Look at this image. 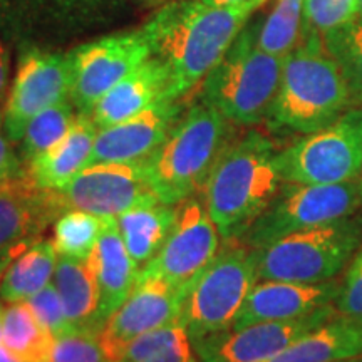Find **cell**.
Segmentation results:
<instances>
[{
	"mask_svg": "<svg viewBox=\"0 0 362 362\" xmlns=\"http://www.w3.org/2000/svg\"><path fill=\"white\" fill-rule=\"evenodd\" d=\"M269 0L232 7H208L200 0L165 4L143 27L158 56L170 69L173 94L183 99L221 61L253 12Z\"/></svg>",
	"mask_w": 362,
	"mask_h": 362,
	"instance_id": "6da1fadb",
	"label": "cell"
},
{
	"mask_svg": "<svg viewBox=\"0 0 362 362\" xmlns=\"http://www.w3.org/2000/svg\"><path fill=\"white\" fill-rule=\"evenodd\" d=\"M277 153L269 136L250 129L237 136L215 165L202 197L225 242L242 238L277 197L284 183Z\"/></svg>",
	"mask_w": 362,
	"mask_h": 362,
	"instance_id": "7a4b0ae2",
	"label": "cell"
},
{
	"mask_svg": "<svg viewBox=\"0 0 362 362\" xmlns=\"http://www.w3.org/2000/svg\"><path fill=\"white\" fill-rule=\"evenodd\" d=\"M235 126L200 99L185 110L166 141L143 161L160 202L178 205L203 193L215 165L238 136Z\"/></svg>",
	"mask_w": 362,
	"mask_h": 362,
	"instance_id": "3957f363",
	"label": "cell"
},
{
	"mask_svg": "<svg viewBox=\"0 0 362 362\" xmlns=\"http://www.w3.org/2000/svg\"><path fill=\"white\" fill-rule=\"evenodd\" d=\"M349 107V89L337 62L322 40L305 39L285 57L267 124L274 131L310 134L332 124Z\"/></svg>",
	"mask_w": 362,
	"mask_h": 362,
	"instance_id": "277c9868",
	"label": "cell"
},
{
	"mask_svg": "<svg viewBox=\"0 0 362 362\" xmlns=\"http://www.w3.org/2000/svg\"><path fill=\"white\" fill-rule=\"evenodd\" d=\"M259 27L245 25L221 61L205 76L198 99L230 123L253 126L267 121L282 79L285 57L257 44Z\"/></svg>",
	"mask_w": 362,
	"mask_h": 362,
	"instance_id": "5b68a950",
	"label": "cell"
},
{
	"mask_svg": "<svg viewBox=\"0 0 362 362\" xmlns=\"http://www.w3.org/2000/svg\"><path fill=\"white\" fill-rule=\"evenodd\" d=\"M362 245V215L297 232L252 248L259 280L319 284L336 279Z\"/></svg>",
	"mask_w": 362,
	"mask_h": 362,
	"instance_id": "8992f818",
	"label": "cell"
},
{
	"mask_svg": "<svg viewBox=\"0 0 362 362\" xmlns=\"http://www.w3.org/2000/svg\"><path fill=\"white\" fill-rule=\"evenodd\" d=\"M259 282L252 248L225 242L211 264L188 285L180 324L192 341L232 327L243 302Z\"/></svg>",
	"mask_w": 362,
	"mask_h": 362,
	"instance_id": "52a82bcc",
	"label": "cell"
},
{
	"mask_svg": "<svg viewBox=\"0 0 362 362\" xmlns=\"http://www.w3.org/2000/svg\"><path fill=\"white\" fill-rule=\"evenodd\" d=\"M357 180L336 185L287 183L274 202L237 242L248 248H264L297 232L329 225L359 214Z\"/></svg>",
	"mask_w": 362,
	"mask_h": 362,
	"instance_id": "ba28073f",
	"label": "cell"
},
{
	"mask_svg": "<svg viewBox=\"0 0 362 362\" xmlns=\"http://www.w3.org/2000/svg\"><path fill=\"white\" fill-rule=\"evenodd\" d=\"M277 168L287 183L336 185L359 178L362 107H349L332 124L279 149Z\"/></svg>",
	"mask_w": 362,
	"mask_h": 362,
	"instance_id": "9c48e42d",
	"label": "cell"
},
{
	"mask_svg": "<svg viewBox=\"0 0 362 362\" xmlns=\"http://www.w3.org/2000/svg\"><path fill=\"white\" fill-rule=\"evenodd\" d=\"M71 101L81 115H90L107 90L153 56L144 27L115 33L76 45L67 52Z\"/></svg>",
	"mask_w": 362,
	"mask_h": 362,
	"instance_id": "30bf717a",
	"label": "cell"
},
{
	"mask_svg": "<svg viewBox=\"0 0 362 362\" xmlns=\"http://www.w3.org/2000/svg\"><path fill=\"white\" fill-rule=\"evenodd\" d=\"M123 0H0V22L24 40L57 44L115 24Z\"/></svg>",
	"mask_w": 362,
	"mask_h": 362,
	"instance_id": "8fae6325",
	"label": "cell"
},
{
	"mask_svg": "<svg viewBox=\"0 0 362 362\" xmlns=\"http://www.w3.org/2000/svg\"><path fill=\"white\" fill-rule=\"evenodd\" d=\"M67 98H71L69 56L39 45L25 47L4 107L7 138L19 144L34 116Z\"/></svg>",
	"mask_w": 362,
	"mask_h": 362,
	"instance_id": "7c38bea8",
	"label": "cell"
},
{
	"mask_svg": "<svg viewBox=\"0 0 362 362\" xmlns=\"http://www.w3.org/2000/svg\"><path fill=\"white\" fill-rule=\"evenodd\" d=\"M220 252V232L205 200L192 197L176 205L173 228L155 259L139 277H158L175 285H189Z\"/></svg>",
	"mask_w": 362,
	"mask_h": 362,
	"instance_id": "4fadbf2b",
	"label": "cell"
},
{
	"mask_svg": "<svg viewBox=\"0 0 362 362\" xmlns=\"http://www.w3.org/2000/svg\"><path fill=\"white\" fill-rule=\"evenodd\" d=\"M59 193L67 210H84L103 218H117L133 208L160 202L144 163L89 165Z\"/></svg>",
	"mask_w": 362,
	"mask_h": 362,
	"instance_id": "5bb4252c",
	"label": "cell"
},
{
	"mask_svg": "<svg viewBox=\"0 0 362 362\" xmlns=\"http://www.w3.org/2000/svg\"><path fill=\"white\" fill-rule=\"evenodd\" d=\"M337 315L336 304L292 320L225 329L192 341L198 362H262Z\"/></svg>",
	"mask_w": 362,
	"mask_h": 362,
	"instance_id": "9a60e30c",
	"label": "cell"
},
{
	"mask_svg": "<svg viewBox=\"0 0 362 362\" xmlns=\"http://www.w3.org/2000/svg\"><path fill=\"white\" fill-rule=\"evenodd\" d=\"M188 285L158 277H139L124 304L106 320L99 341L107 359L115 362L131 341L165 325L180 322Z\"/></svg>",
	"mask_w": 362,
	"mask_h": 362,
	"instance_id": "2e32d148",
	"label": "cell"
},
{
	"mask_svg": "<svg viewBox=\"0 0 362 362\" xmlns=\"http://www.w3.org/2000/svg\"><path fill=\"white\" fill-rule=\"evenodd\" d=\"M185 110L183 99H161L121 123L98 129L89 165L146 161L166 141Z\"/></svg>",
	"mask_w": 362,
	"mask_h": 362,
	"instance_id": "e0dca14e",
	"label": "cell"
},
{
	"mask_svg": "<svg viewBox=\"0 0 362 362\" xmlns=\"http://www.w3.org/2000/svg\"><path fill=\"white\" fill-rule=\"evenodd\" d=\"M341 288L342 279L339 277L319 284L259 280L248 292L230 329L310 315L324 307L336 304Z\"/></svg>",
	"mask_w": 362,
	"mask_h": 362,
	"instance_id": "ac0fdd59",
	"label": "cell"
},
{
	"mask_svg": "<svg viewBox=\"0 0 362 362\" xmlns=\"http://www.w3.org/2000/svg\"><path fill=\"white\" fill-rule=\"evenodd\" d=\"M64 211L67 206L59 189L37 187L24 168L0 183V248L39 238Z\"/></svg>",
	"mask_w": 362,
	"mask_h": 362,
	"instance_id": "d6986e66",
	"label": "cell"
},
{
	"mask_svg": "<svg viewBox=\"0 0 362 362\" xmlns=\"http://www.w3.org/2000/svg\"><path fill=\"white\" fill-rule=\"evenodd\" d=\"M161 99H176L173 81L165 62L151 56L107 90L89 116L96 128L103 129L138 115Z\"/></svg>",
	"mask_w": 362,
	"mask_h": 362,
	"instance_id": "ffe728a7",
	"label": "cell"
},
{
	"mask_svg": "<svg viewBox=\"0 0 362 362\" xmlns=\"http://www.w3.org/2000/svg\"><path fill=\"white\" fill-rule=\"evenodd\" d=\"M89 257L98 280L99 315L106 324L133 292L141 270L131 259L116 218H106L101 238Z\"/></svg>",
	"mask_w": 362,
	"mask_h": 362,
	"instance_id": "44dd1931",
	"label": "cell"
},
{
	"mask_svg": "<svg viewBox=\"0 0 362 362\" xmlns=\"http://www.w3.org/2000/svg\"><path fill=\"white\" fill-rule=\"evenodd\" d=\"M96 136L98 128L90 116L78 112L69 133L61 141L27 163V175L40 188L61 189L89 166Z\"/></svg>",
	"mask_w": 362,
	"mask_h": 362,
	"instance_id": "7402d4cb",
	"label": "cell"
},
{
	"mask_svg": "<svg viewBox=\"0 0 362 362\" xmlns=\"http://www.w3.org/2000/svg\"><path fill=\"white\" fill-rule=\"evenodd\" d=\"M54 287L61 296L71 332L101 334L104 322L99 315V291L90 257H57Z\"/></svg>",
	"mask_w": 362,
	"mask_h": 362,
	"instance_id": "603a6c76",
	"label": "cell"
},
{
	"mask_svg": "<svg viewBox=\"0 0 362 362\" xmlns=\"http://www.w3.org/2000/svg\"><path fill=\"white\" fill-rule=\"evenodd\" d=\"M362 357V324L341 314L262 362H339Z\"/></svg>",
	"mask_w": 362,
	"mask_h": 362,
	"instance_id": "cb8c5ba5",
	"label": "cell"
},
{
	"mask_svg": "<svg viewBox=\"0 0 362 362\" xmlns=\"http://www.w3.org/2000/svg\"><path fill=\"white\" fill-rule=\"evenodd\" d=\"M175 220L176 205L163 202L133 208L117 216V228L139 270L155 259L160 248L165 245Z\"/></svg>",
	"mask_w": 362,
	"mask_h": 362,
	"instance_id": "d4e9b609",
	"label": "cell"
},
{
	"mask_svg": "<svg viewBox=\"0 0 362 362\" xmlns=\"http://www.w3.org/2000/svg\"><path fill=\"white\" fill-rule=\"evenodd\" d=\"M59 253L52 240L37 238L8 267L0 285V302L30 300L54 279Z\"/></svg>",
	"mask_w": 362,
	"mask_h": 362,
	"instance_id": "484cf974",
	"label": "cell"
},
{
	"mask_svg": "<svg viewBox=\"0 0 362 362\" xmlns=\"http://www.w3.org/2000/svg\"><path fill=\"white\" fill-rule=\"evenodd\" d=\"M2 344L24 362H51L56 339L40 324L29 302H17L4 309Z\"/></svg>",
	"mask_w": 362,
	"mask_h": 362,
	"instance_id": "4316f807",
	"label": "cell"
},
{
	"mask_svg": "<svg viewBox=\"0 0 362 362\" xmlns=\"http://www.w3.org/2000/svg\"><path fill=\"white\" fill-rule=\"evenodd\" d=\"M115 362H198L192 339L180 322L136 337Z\"/></svg>",
	"mask_w": 362,
	"mask_h": 362,
	"instance_id": "83f0119b",
	"label": "cell"
},
{
	"mask_svg": "<svg viewBox=\"0 0 362 362\" xmlns=\"http://www.w3.org/2000/svg\"><path fill=\"white\" fill-rule=\"evenodd\" d=\"M78 117V110L72 104L71 98L54 104L47 110L40 111L30 119L21 139V158L27 165L34 158L51 149L54 144L61 141L74 124Z\"/></svg>",
	"mask_w": 362,
	"mask_h": 362,
	"instance_id": "f1b7e54d",
	"label": "cell"
},
{
	"mask_svg": "<svg viewBox=\"0 0 362 362\" xmlns=\"http://www.w3.org/2000/svg\"><path fill=\"white\" fill-rule=\"evenodd\" d=\"M304 0H277L257 34L262 51L277 57H287L302 37Z\"/></svg>",
	"mask_w": 362,
	"mask_h": 362,
	"instance_id": "f546056e",
	"label": "cell"
},
{
	"mask_svg": "<svg viewBox=\"0 0 362 362\" xmlns=\"http://www.w3.org/2000/svg\"><path fill=\"white\" fill-rule=\"evenodd\" d=\"M106 218L84 210H67L54 223V247L59 255L88 259L101 238Z\"/></svg>",
	"mask_w": 362,
	"mask_h": 362,
	"instance_id": "4dcf8cb0",
	"label": "cell"
},
{
	"mask_svg": "<svg viewBox=\"0 0 362 362\" xmlns=\"http://www.w3.org/2000/svg\"><path fill=\"white\" fill-rule=\"evenodd\" d=\"M322 44L341 69L351 106L362 107V21H354L325 35Z\"/></svg>",
	"mask_w": 362,
	"mask_h": 362,
	"instance_id": "1f68e13d",
	"label": "cell"
},
{
	"mask_svg": "<svg viewBox=\"0 0 362 362\" xmlns=\"http://www.w3.org/2000/svg\"><path fill=\"white\" fill-rule=\"evenodd\" d=\"M357 19L359 0H304L300 40H322L327 34Z\"/></svg>",
	"mask_w": 362,
	"mask_h": 362,
	"instance_id": "d6a6232c",
	"label": "cell"
},
{
	"mask_svg": "<svg viewBox=\"0 0 362 362\" xmlns=\"http://www.w3.org/2000/svg\"><path fill=\"white\" fill-rule=\"evenodd\" d=\"M51 362H111L98 332H69L56 339Z\"/></svg>",
	"mask_w": 362,
	"mask_h": 362,
	"instance_id": "836d02e7",
	"label": "cell"
},
{
	"mask_svg": "<svg viewBox=\"0 0 362 362\" xmlns=\"http://www.w3.org/2000/svg\"><path fill=\"white\" fill-rule=\"evenodd\" d=\"M27 302H29L35 317L40 320V324L52 334L54 339H59L71 332L69 320H67L61 296H59L57 288L54 287L52 282L45 285L42 291L35 293Z\"/></svg>",
	"mask_w": 362,
	"mask_h": 362,
	"instance_id": "e575fe53",
	"label": "cell"
},
{
	"mask_svg": "<svg viewBox=\"0 0 362 362\" xmlns=\"http://www.w3.org/2000/svg\"><path fill=\"white\" fill-rule=\"evenodd\" d=\"M336 309L337 314L362 324V245L347 265Z\"/></svg>",
	"mask_w": 362,
	"mask_h": 362,
	"instance_id": "d590c367",
	"label": "cell"
},
{
	"mask_svg": "<svg viewBox=\"0 0 362 362\" xmlns=\"http://www.w3.org/2000/svg\"><path fill=\"white\" fill-rule=\"evenodd\" d=\"M24 168V161H22L21 155L16 153L13 143L7 138L6 131H4V124L0 123V183L22 173Z\"/></svg>",
	"mask_w": 362,
	"mask_h": 362,
	"instance_id": "8d00e7d4",
	"label": "cell"
},
{
	"mask_svg": "<svg viewBox=\"0 0 362 362\" xmlns=\"http://www.w3.org/2000/svg\"><path fill=\"white\" fill-rule=\"evenodd\" d=\"M8 74H11V62H8V54L6 45L0 37V123L4 124V107H6L8 96Z\"/></svg>",
	"mask_w": 362,
	"mask_h": 362,
	"instance_id": "74e56055",
	"label": "cell"
},
{
	"mask_svg": "<svg viewBox=\"0 0 362 362\" xmlns=\"http://www.w3.org/2000/svg\"><path fill=\"white\" fill-rule=\"evenodd\" d=\"M35 240L37 238H27L22 240V242L12 243V245H8L6 248H0V285H2L4 275H6V272L8 267H11L12 262L16 260L21 253H24L27 248L30 247V243L35 242Z\"/></svg>",
	"mask_w": 362,
	"mask_h": 362,
	"instance_id": "f35d334b",
	"label": "cell"
},
{
	"mask_svg": "<svg viewBox=\"0 0 362 362\" xmlns=\"http://www.w3.org/2000/svg\"><path fill=\"white\" fill-rule=\"evenodd\" d=\"M203 6L208 7H232L238 4H245L248 0H200Z\"/></svg>",
	"mask_w": 362,
	"mask_h": 362,
	"instance_id": "ab89813d",
	"label": "cell"
},
{
	"mask_svg": "<svg viewBox=\"0 0 362 362\" xmlns=\"http://www.w3.org/2000/svg\"><path fill=\"white\" fill-rule=\"evenodd\" d=\"M0 362H24V361H21L19 357L13 356L7 347L0 342Z\"/></svg>",
	"mask_w": 362,
	"mask_h": 362,
	"instance_id": "60d3db41",
	"label": "cell"
},
{
	"mask_svg": "<svg viewBox=\"0 0 362 362\" xmlns=\"http://www.w3.org/2000/svg\"><path fill=\"white\" fill-rule=\"evenodd\" d=\"M4 302H0V342H2V320H4Z\"/></svg>",
	"mask_w": 362,
	"mask_h": 362,
	"instance_id": "b9f144b4",
	"label": "cell"
},
{
	"mask_svg": "<svg viewBox=\"0 0 362 362\" xmlns=\"http://www.w3.org/2000/svg\"><path fill=\"white\" fill-rule=\"evenodd\" d=\"M357 185H359V197H361V210H362V170L359 173V178H357Z\"/></svg>",
	"mask_w": 362,
	"mask_h": 362,
	"instance_id": "7bdbcfd3",
	"label": "cell"
},
{
	"mask_svg": "<svg viewBox=\"0 0 362 362\" xmlns=\"http://www.w3.org/2000/svg\"><path fill=\"white\" fill-rule=\"evenodd\" d=\"M148 4H168L170 0H146Z\"/></svg>",
	"mask_w": 362,
	"mask_h": 362,
	"instance_id": "ee69618b",
	"label": "cell"
},
{
	"mask_svg": "<svg viewBox=\"0 0 362 362\" xmlns=\"http://www.w3.org/2000/svg\"><path fill=\"white\" fill-rule=\"evenodd\" d=\"M361 357H354V359H347V361H339V362H359Z\"/></svg>",
	"mask_w": 362,
	"mask_h": 362,
	"instance_id": "f6af8a7d",
	"label": "cell"
},
{
	"mask_svg": "<svg viewBox=\"0 0 362 362\" xmlns=\"http://www.w3.org/2000/svg\"><path fill=\"white\" fill-rule=\"evenodd\" d=\"M359 21H362V0H359Z\"/></svg>",
	"mask_w": 362,
	"mask_h": 362,
	"instance_id": "bcb514c9",
	"label": "cell"
},
{
	"mask_svg": "<svg viewBox=\"0 0 362 362\" xmlns=\"http://www.w3.org/2000/svg\"><path fill=\"white\" fill-rule=\"evenodd\" d=\"M359 362H362V357H361V359H359Z\"/></svg>",
	"mask_w": 362,
	"mask_h": 362,
	"instance_id": "7dc6e473",
	"label": "cell"
}]
</instances>
